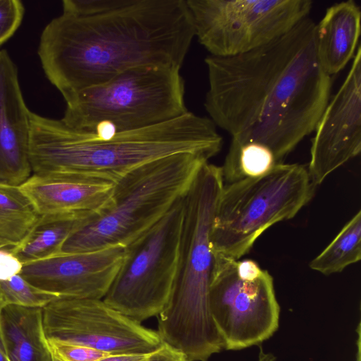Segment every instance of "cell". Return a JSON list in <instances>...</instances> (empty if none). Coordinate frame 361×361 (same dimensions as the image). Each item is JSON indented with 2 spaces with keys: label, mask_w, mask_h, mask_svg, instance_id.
Listing matches in <instances>:
<instances>
[{
  "label": "cell",
  "mask_w": 361,
  "mask_h": 361,
  "mask_svg": "<svg viewBox=\"0 0 361 361\" xmlns=\"http://www.w3.org/2000/svg\"><path fill=\"white\" fill-rule=\"evenodd\" d=\"M307 167L312 183L320 185L361 151V47L315 128Z\"/></svg>",
  "instance_id": "12"
},
{
  "label": "cell",
  "mask_w": 361,
  "mask_h": 361,
  "mask_svg": "<svg viewBox=\"0 0 361 361\" xmlns=\"http://www.w3.org/2000/svg\"><path fill=\"white\" fill-rule=\"evenodd\" d=\"M42 310L49 341L84 345L111 355L149 354L164 343L157 331L142 326L103 300L60 298Z\"/></svg>",
  "instance_id": "11"
},
{
  "label": "cell",
  "mask_w": 361,
  "mask_h": 361,
  "mask_svg": "<svg viewBox=\"0 0 361 361\" xmlns=\"http://www.w3.org/2000/svg\"><path fill=\"white\" fill-rule=\"evenodd\" d=\"M149 354L109 355L97 361H142Z\"/></svg>",
  "instance_id": "26"
},
{
  "label": "cell",
  "mask_w": 361,
  "mask_h": 361,
  "mask_svg": "<svg viewBox=\"0 0 361 361\" xmlns=\"http://www.w3.org/2000/svg\"><path fill=\"white\" fill-rule=\"evenodd\" d=\"M30 113L20 90L18 68L0 51V184L20 186L32 174L30 160Z\"/></svg>",
  "instance_id": "14"
},
{
  "label": "cell",
  "mask_w": 361,
  "mask_h": 361,
  "mask_svg": "<svg viewBox=\"0 0 361 361\" xmlns=\"http://www.w3.org/2000/svg\"><path fill=\"white\" fill-rule=\"evenodd\" d=\"M114 185L98 179L32 174L19 187L40 215L79 213L97 216L109 204Z\"/></svg>",
  "instance_id": "15"
},
{
  "label": "cell",
  "mask_w": 361,
  "mask_h": 361,
  "mask_svg": "<svg viewBox=\"0 0 361 361\" xmlns=\"http://www.w3.org/2000/svg\"><path fill=\"white\" fill-rule=\"evenodd\" d=\"M315 188L307 168L284 163L262 176L224 184L210 234L214 255L240 259L266 230L307 204Z\"/></svg>",
  "instance_id": "7"
},
{
  "label": "cell",
  "mask_w": 361,
  "mask_h": 361,
  "mask_svg": "<svg viewBox=\"0 0 361 361\" xmlns=\"http://www.w3.org/2000/svg\"><path fill=\"white\" fill-rule=\"evenodd\" d=\"M23 264L6 248H0V281L7 280L19 274Z\"/></svg>",
  "instance_id": "24"
},
{
  "label": "cell",
  "mask_w": 361,
  "mask_h": 361,
  "mask_svg": "<svg viewBox=\"0 0 361 361\" xmlns=\"http://www.w3.org/2000/svg\"><path fill=\"white\" fill-rule=\"evenodd\" d=\"M209 159L203 154L181 152L130 171L115 183L108 206L73 233L59 254L113 245L126 247L156 224L185 195Z\"/></svg>",
  "instance_id": "5"
},
{
  "label": "cell",
  "mask_w": 361,
  "mask_h": 361,
  "mask_svg": "<svg viewBox=\"0 0 361 361\" xmlns=\"http://www.w3.org/2000/svg\"><path fill=\"white\" fill-rule=\"evenodd\" d=\"M194 37L185 0H115L97 13L63 11L43 30L38 55L66 101L133 68L180 69Z\"/></svg>",
  "instance_id": "2"
},
{
  "label": "cell",
  "mask_w": 361,
  "mask_h": 361,
  "mask_svg": "<svg viewBox=\"0 0 361 361\" xmlns=\"http://www.w3.org/2000/svg\"><path fill=\"white\" fill-rule=\"evenodd\" d=\"M361 30V11L352 0L329 7L315 25L317 60L329 76L341 71L353 59Z\"/></svg>",
  "instance_id": "16"
},
{
  "label": "cell",
  "mask_w": 361,
  "mask_h": 361,
  "mask_svg": "<svg viewBox=\"0 0 361 361\" xmlns=\"http://www.w3.org/2000/svg\"><path fill=\"white\" fill-rule=\"evenodd\" d=\"M94 216L79 213L40 215L25 238L8 250L23 264L58 255L64 242Z\"/></svg>",
  "instance_id": "18"
},
{
  "label": "cell",
  "mask_w": 361,
  "mask_h": 361,
  "mask_svg": "<svg viewBox=\"0 0 361 361\" xmlns=\"http://www.w3.org/2000/svg\"><path fill=\"white\" fill-rule=\"evenodd\" d=\"M223 139L209 118L188 111L159 125L101 135L72 128L61 119L30 113L32 174L103 180L114 184L130 171L169 155L191 152L211 159Z\"/></svg>",
  "instance_id": "3"
},
{
  "label": "cell",
  "mask_w": 361,
  "mask_h": 361,
  "mask_svg": "<svg viewBox=\"0 0 361 361\" xmlns=\"http://www.w3.org/2000/svg\"><path fill=\"white\" fill-rule=\"evenodd\" d=\"M24 6L19 0H0V46L7 41L20 26Z\"/></svg>",
  "instance_id": "22"
},
{
  "label": "cell",
  "mask_w": 361,
  "mask_h": 361,
  "mask_svg": "<svg viewBox=\"0 0 361 361\" xmlns=\"http://www.w3.org/2000/svg\"><path fill=\"white\" fill-rule=\"evenodd\" d=\"M126 247L58 254L23 264L19 274L34 286L59 298L102 300L123 262Z\"/></svg>",
  "instance_id": "13"
},
{
  "label": "cell",
  "mask_w": 361,
  "mask_h": 361,
  "mask_svg": "<svg viewBox=\"0 0 361 361\" xmlns=\"http://www.w3.org/2000/svg\"><path fill=\"white\" fill-rule=\"evenodd\" d=\"M195 37L210 56L248 52L309 16L310 0H185Z\"/></svg>",
  "instance_id": "10"
},
{
  "label": "cell",
  "mask_w": 361,
  "mask_h": 361,
  "mask_svg": "<svg viewBox=\"0 0 361 361\" xmlns=\"http://www.w3.org/2000/svg\"><path fill=\"white\" fill-rule=\"evenodd\" d=\"M39 216L19 186L0 184V248L18 245Z\"/></svg>",
  "instance_id": "19"
},
{
  "label": "cell",
  "mask_w": 361,
  "mask_h": 361,
  "mask_svg": "<svg viewBox=\"0 0 361 361\" xmlns=\"http://www.w3.org/2000/svg\"><path fill=\"white\" fill-rule=\"evenodd\" d=\"M185 92L180 69L136 67L66 100L61 120L72 128L99 134L140 130L186 114Z\"/></svg>",
  "instance_id": "6"
},
{
  "label": "cell",
  "mask_w": 361,
  "mask_h": 361,
  "mask_svg": "<svg viewBox=\"0 0 361 361\" xmlns=\"http://www.w3.org/2000/svg\"><path fill=\"white\" fill-rule=\"evenodd\" d=\"M142 361H190L182 352L166 343L149 354Z\"/></svg>",
  "instance_id": "25"
},
{
  "label": "cell",
  "mask_w": 361,
  "mask_h": 361,
  "mask_svg": "<svg viewBox=\"0 0 361 361\" xmlns=\"http://www.w3.org/2000/svg\"><path fill=\"white\" fill-rule=\"evenodd\" d=\"M57 295L41 290L20 274L0 281V310L8 305L43 308Z\"/></svg>",
  "instance_id": "21"
},
{
  "label": "cell",
  "mask_w": 361,
  "mask_h": 361,
  "mask_svg": "<svg viewBox=\"0 0 361 361\" xmlns=\"http://www.w3.org/2000/svg\"><path fill=\"white\" fill-rule=\"evenodd\" d=\"M309 16L271 42L226 57L208 56L209 118L231 145L257 142L278 162L314 131L329 101L331 79L319 63Z\"/></svg>",
  "instance_id": "1"
},
{
  "label": "cell",
  "mask_w": 361,
  "mask_h": 361,
  "mask_svg": "<svg viewBox=\"0 0 361 361\" xmlns=\"http://www.w3.org/2000/svg\"><path fill=\"white\" fill-rule=\"evenodd\" d=\"M361 259V211L342 228L333 240L310 263L324 275L341 272Z\"/></svg>",
  "instance_id": "20"
},
{
  "label": "cell",
  "mask_w": 361,
  "mask_h": 361,
  "mask_svg": "<svg viewBox=\"0 0 361 361\" xmlns=\"http://www.w3.org/2000/svg\"><path fill=\"white\" fill-rule=\"evenodd\" d=\"M183 197L126 247L123 262L102 299L139 323L158 316L170 299L178 269Z\"/></svg>",
  "instance_id": "8"
},
{
  "label": "cell",
  "mask_w": 361,
  "mask_h": 361,
  "mask_svg": "<svg viewBox=\"0 0 361 361\" xmlns=\"http://www.w3.org/2000/svg\"><path fill=\"white\" fill-rule=\"evenodd\" d=\"M209 302L225 350L261 344L279 328L273 277L252 259L214 255Z\"/></svg>",
  "instance_id": "9"
},
{
  "label": "cell",
  "mask_w": 361,
  "mask_h": 361,
  "mask_svg": "<svg viewBox=\"0 0 361 361\" xmlns=\"http://www.w3.org/2000/svg\"><path fill=\"white\" fill-rule=\"evenodd\" d=\"M53 361H62L59 357L53 355Z\"/></svg>",
  "instance_id": "29"
},
{
  "label": "cell",
  "mask_w": 361,
  "mask_h": 361,
  "mask_svg": "<svg viewBox=\"0 0 361 361\" xmlns=\"http://www.w3.org/2000/svg\"><path fill=\"white\" fill-rule=\"evenodd\" d=\"M0 331L11 361H53L42 308L4 307L0 310Z\"/></svg>",
  "instance_id": "17"
},
{
  "label": "cell",
  "mask_w": 361,
  "mask_h": 361,
  "mask_svg": "<svg viewBox=\"0 0 361 361\" xmlns=\"http://www.w3.org/2000/svg\"><path fill=\"white\" fill-rule=\"evenodd\" d=\"M276 357L270 353H265L262 348L260 347V350L258 355V358L257 361H275Z\"/></svg>",
  "instance_id": "27"
},
{
  "label": "cell",
  "mask_w": 361,
  "mask_h": 361,
  "mask_svg": "<svg viewBox=\"0 0 361 361\" xmlns=\"http://www.w3.org/2000/svg\"><path fill=\"white\" fill-rule=\"evenodd\" d=\"M48 343L52 354L62 361H97L111 355L80 345L49 341Z\"/></svg>",
  "instance_id": "23"
},
{
  "label": "cell",
  "mask_w": 361,
  "mask_h": 361,
  "mask_svg": "<svg viewBox=\"0 0 361 361\" xmlns=\"http://www.w3.org/2000/svg\"><path fill=\"white\" fill-rule=\"evenodd\" d=\"M223 186L221 166L207 161L184 195L176 279L169 302L157 316L162 341L190 361H207L224 349L209 302L214 265L210 234Z\"/></svg>",
  "instance_id": "4"
},
{
  "label": "cell",
  "mask_w": 361,
  "mask_h": 361,
  "mask_svg": "<svg viewBox=\"0 0 361 361\" xmlns=\"http://www.w3.org/2000/svg\"><path fill=\"white\" fill-rule=\"evenodd\" d=\"M0 361H11L4 346L0 331Z\"/></svg>",
  "instance_id": "28"
}]
</instances>
